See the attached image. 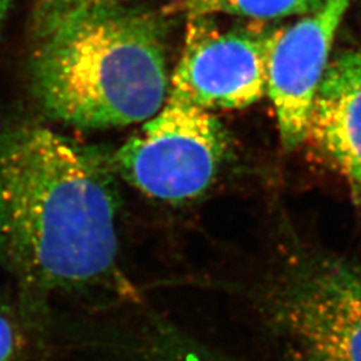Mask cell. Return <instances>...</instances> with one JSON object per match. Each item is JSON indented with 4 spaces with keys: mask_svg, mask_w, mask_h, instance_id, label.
Returning a JSON list of instances; mask_svg holds the SVG:
<instances>
[{
    "mask_svg": "<svg viewBox=\"0 0 361 361\" xmlns=\"http://www.w3.org/2000/svg\"><path fill=\"white\" fill-rule=\"evenodd\" d=\"M23 336L13 310L0 298V361H19Z\"/></svg>",
    "mask_w": 361,
    "mask_h": 361,
    "instance_id": "9",
    "label": "cell"
},
{
    "mask_svg": "<svg viewBox=\"0 0 361 361\" xmlns=\"http://www.w3.org/2000/svg\"><path fill=\"white\" fill-rule=\"evenodd\" d=\"M226 130L212 110L169 90L161 110L111 154L118 177L158 201L202 195L228 161Z\"/></svg>",
    "mask_w": 361,
    "mask_h": 361,
    "instance_id": "4",
    "label": "cell"
},
{
    "mask_svg": "<svg viewBox=\"0 0 361 361\" xmlns=\"http://www.w3.org/2000/svg\"><path fill=\"white\" fill-rule=\"evenodd\" d=\"M334 162L361 207V51L329 59L316 92L307 140Z\"/></svg>",
    "mask_w": 361,
    "mask_h": 361,
    "instance_id": "7",
    "label": "cell"
},
{
    "mask_svg": "<svg viewBox=\"0 0 361 361\" xmlns=\"http://www.w3.org/2000/svg\"><path fill=\"white\" fill-rule=\"evenodd\" d=\"M31 87L43 113L79 129L146 122L168 99V22L118 1L34 25Z\"/></svg>",
    "mask_w": 361,
    "mask_h": 361,
    "instance_id": "2",
    "label": "cell"
},
{
    "mask_svg": "<svg viewBox=\"0 0 361 361\" xmlns=\"http://www.w3.org/2000/svg\"><path fill=\"white\" fill-rule=\"evenodd\" d=\"M118 1V0H35V19L34 25H39L61 15L71 13L78 8L87 7L98 3Z\"/></svg>",
    "mask_w": 361,
    "mask_h": 361,
    "instance_id": "10",
    "label": "cell"
},
{
    "mask_svg": "<svg viewBox=\"0 0 361 361\" xmlns=\"http://www.w3.org/2000/svg\"><path fill=\"white\" fill-rule=\"evenodd\" d=\"M13 0H0V32L3 30V26L8 18L10 10L13 7Z\"/></svg>",
    "mask_w": 361,
    "mask_h": 361,
    "instance_id": "11",
    "label": "cell"
},
{
    "mask_svg": "<svg viewBox=\"0 0 361 361\" xmlns=\"http://www.w3.org/2000/svg\"><path fill=\"white\" fill-rule=\"evenodd\" d=\"M284 27L217 26L210 15L190 16L170 90L207 110H235L267 94L271 51Z\"/></svg>",
    "mask_w": 361,
    "mask_h": 361,
    "instance_id": "5",
    "label": "cell"
},
{
    "mask_svg": "<svg viewBox=\"0 0 361 361\" xmlns=\"http://www.w3.org/2000/svg\"><path fill=\"white\" fill-rule=\"evenodd\" d=\"M119 204L111 154L35 125L0 131V265L28 302L122 285Z\"/></svg>",
    "mask_w": 361,
    "mask_h": 361,
    "instance_id": "1",
    "label": "cell"
},
{
    "mask_svg": "<svg viewBox=\"0 0 361 361\" xmlns=\"http://www.w3.org/2000/svg\"><path fill=\"white\" fill-rule=\"evenodd\" d=\"M352 0H324L293 26L283 30L271 51L267 94L276 111L286 150L305 142L310 111L329 63L336 32Z\"/></svg>",
    "mask_w": 361,
    "mask_h": 361,
    "instance_id": "6",
    "label": "cell"
},
{
    "mask_svg": "<svg viewBox=\"0 0 361 361\" xmlns=\"http://www.w3.org/2000/svg\"><path fill=\"white\" fill-rule=\"evenodd\" d=\"M324 0H183L182 11L188 16L232 15L256 22L316 11Z\"/></svg>",
    "mask_w": 361,
    "mask_h": 361,
    "instance_id": "8",
    "label": "cell"
},
{
    "mask_svg": "<svg viewBox=\"0 0 361 361\" xmlns=\"http://www.w3.org/2000/svg\"><path fill=\"white\" fill-rule=\"evenodd\" d=\"M273 328L300 361H361V268L335 255L302 252L268 296Z\"/></svg>",
    "mask_w": 361,
    "mask_h": 361,
    "instance_id": "3",
    "label": "cell"
}]
</instances>
